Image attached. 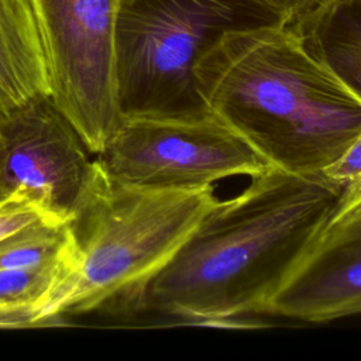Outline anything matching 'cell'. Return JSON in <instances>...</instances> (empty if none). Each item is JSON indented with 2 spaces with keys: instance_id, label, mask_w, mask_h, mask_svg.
Listing matches in <instances>:
<instances>
[{
  "instance_id": "cell-1",
  "label": "cell",
  "mask_w": 361,
  "mask_h": 361,
  "mask_svg": "<svg viewBox=\"0 0 361 361\" xmlns=\"http://www.w3.org/2000/svg\"><path fill=\"white\" fill-rule=\"evenodd\" d=\"M341 186L324 173L271 166L217 202L145 285L138 312L179 324L257 327L326 226Z\"/></svg>"
},
{
  "instance_id": "cell-2",
  "label": "cell",
  "mask_w": 361,
  "mask_h": 361,
  "mask_svg": "<svg viewBox=\"0 0 361 361\" xmlns=\"http://www.w3.org/2000/svg\"><path fill=\"white\" fill-rule=\"evenodd\" d=\"M196 82L210 113L290 173H323L361 135V100L290 25L226 31Z\"/></svg>"
},
{
  "instance_id": "cell-3",
  "label": "cell",
  "mask_w": 361,
  "mask_h": 361,
  "mask_svg": "<svg viewBox=\"0 0 361 361\" xmlns=\"http://www.w3.org/2000/svg\"><path fill=\"white\" fill-rule=\"evenodd\" d=\"M213 190L124 183L97 158L93 179L69 220L73 269L49 305V319L137 313L148 281L219 202Z\"/></svg>"
},
{
  "instance_id": "cell-4",
  "label": "cell",
  "mask_w": 361,
  "mask_h": 361,
  "mask_svg": "<svg viewBox=\"0 0 361 361\" xmlns=\"http://www.w3.org/2000/svg\"><path fill=\"white\" fill-rule=\"evenodd\" d=\"M275 23L243 0H121L116 25L121 117L210 116L196 82L200 56L226 31Z\"/></svg>"
},
{
  "instance_id": "cell-5",
  "label": "cell",
  "mask_w": 361,
  "mask_h": 361,
  "mask_svg": "<svg viewBox=\"0 0 361 361\" xmlns=\"http://www.w3.org/2000/svg\"><path fill=\"white\" fill-rule=\"evenodd\" d=\"M48 58L49 96L93 155L121 113L116 25L121 0H34Z\"/></svg>"
},
{
  "instance_id": "cell-6",
  "label": "cell",
  "mask_w": 361,
  "mask_h": 361,
  "mask_svg": "<svg viewBox=\"0 0 361 361\" xmlns=\"http://www.w3.org/2000/svg\"><path fill=\"white\" fill-rule=\"evenodd\" d=\"M96 157L114 179L161 189H199L271 168L213 113L202 118L121 117Z\"/></svg>"
},
{
  "instance_id": "cell-7",
  "label": "cell",
  "mask_w": 361,
  "mask_h": 361,
  "mask_svg": "<svg viewBox=\"0 0 361 361\" xmlns=\"http://www.w3.org/2000/svg\"><path fill=\"white\" fill-rule=\"evenodd\" d=\"M78 130L49 94L0 114V183L38 203L48 214L71 220L97 166Z\"/></svg>"
},
{
  "instance_id": "cell-8",
  "label": "cell",
  "mask_w": 361,
  "mask_h": 361,
  "mask_svg": "<svg viewBox=\"0 0 361 361\" xmlns=\"http://www.w3.org/2000/svg\"><path fill=\"white\" fill-rule=\"evenodd\" d=\"M264 313L312 323L361 314V213L326 223Z\"/></svg>"
},
{
  "instance_id": "cell-9",
  "label": "cell",
  "mask_w": 361,
  "mask_h": 361,
  "mask_svg": "<svg viewBox=\"0 0 361 361\" xmlns=\"http://www.w3.org/2000/svg\"><path fill=\"white\" fill-rule=\"evenodd\" d=\"M49 94L45 41L34 0H0V114Z\"/></svg>"
},
{
  "instance_id": "cell-10",
  "label": "cell",
  "mask_w": 361,
  "mask_h": 361,
  "mask_svg": "<svg viewBox=\"0 0 361 361\" xmlns=\"http://www.w3.org/2000/svg\"><path fill=\"white\" fill-rule=\"evenodd\" d=\"M293 28L361 100V0H329Z\"/></svg>"
},
{
  "instance_id": "cell-11",
  "label": "cell",
  "mask_w": 361,
  "mask_h": 361,
  "mask_svg": "<svg viewBox=\"0 0 361 361\" xmlns=\"http://www.w3.org/2000/svg\"><path fill=\"white\" fill-rule=\"evenodd\" d=\"M69 220L39 219L0 240V269L62 265L73 258Z\"/></svg>"
},
{
  "instance_id": "cell-12",
  "label": "cell",
  "mask_w": 361,
  "mask_h": 361,
  "mask_svg": "<svg viewBox=\"0 0 361 361\" xmlns=\"http://www.w3.org/2000/svg\"><path fill=\"white\" fill-rule=\"evenodd\" d=\"M72 269L73 258L56 267L0 269V306L34 307L49 322L48 307Z\"/></svg>"
},
{
  "instance_id": "cell-13",
  "label": "cell",
  "mask_w": 361,
  "mask_h": 361,
  "mask_svg": "<svg viewBox=\"0 0 361 361\" xmlns=\"http://www.w3.org/2000/svg\"><path fill=\"white\" fill-rule=\"evenodd\" d=\"M323 173L341 186L340 197L327 223L361 213V135Z\"/></svg>"
},
{
  "instance_id": "cell-14",
  "label": "cell",
  "mask_w": 361,
  "mask_h": 361,
  "mask_svg": "<svg viewBox=\"0 0 361 361\" xmlns=\"http://www.w3.org/2000/svg\"><path fill=\"white\" fill-rule=\"evenodd\" d=\"M47 217L56 219L34 200L21 195H13L0 203V240L35 220Z\"/></svg>"
},
{
  "instance_id": "cell-15",
  "label": "cell",
  "mask_w": 361,
  "mask_h": 361,
  "mask_svg": "<svg viewBox=\"0 0 361 361\" xmlns=\"http://www.w3.org/2000/svg\"><path fill=\"white\" fill-rule=\"evenodd\" d=\"M272 17L278 24L298 27L329 0H243Z\"/></svg>"
},
{
  "instance_id": "cell-16",
  "label": "cell",
  "mask_w": 361,
  "mask_h": 361,
  "mask_svg": "<svg viewBox=\"0 0 361 361\" xmlns=\"http://www.w3.org/2000/svg\"><path fill=\"white\" fill-rule=\"evenodd\" d=\"M45 323L34 307L0 306V327H27Z\"/></svg>"
},
{
  "instance_id": "cell-17",
  "label": "cell",
  "mask_w": 361,
  "mask_h": 361,
  "mask_svg": "<svg viewBox=\"0 0 361 361\" xmlns=\"http://www.w3.org/2000/svg\"><path fill=\"white\" fill-rule=\"evenodd\" d=\"M8 197H10V195L4 190V188H3V186H1V183H0V203H1V202H4V200H6V199H8Z\"/></svg>"
}]
</instances>
